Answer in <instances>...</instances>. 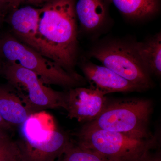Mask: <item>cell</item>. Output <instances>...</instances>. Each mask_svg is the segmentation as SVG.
Instances as JSON below:
<instances>
[{
	"mask_svg": "<svg viewBox=\"0 0 161 161\" xmlns=\"http://www.w3.org/2000/svg\"><path fill=\"white\" fill-rule=\"evenodd\" d=\"M75 0H48L39 8L38 33L43 55L67 72L74 70L78 53Z\"/></svg>",
	"mask_w": 161,
	"mask_h": 161,
	"instance_id": "1",
	"label": "cell"
},
{
	"mask_svg": "<svg viewBox=\"0 0 161 161\" xmlns=\"http://www.w3.org/2000/svg\"><path fill=\"white\" fill-rule=\"evenodd\" d=\"M76 143L107 161H141L158 143L157 135L138 138L119 132L83 126L75 134Z\"/></svg>",
	"mask_w": 161,
	"mask_h": 161,
	"instance_id": "2",
	"label": "cell"
},
{
	"mask_svg": "<svg viewBox=\"0 0 161 161\" xmlns=\"http://www.w3.org/2000/svg\"><path fill=\"white\" fill-rule=\"evenodd\" d=\"M153 111L152 101L131 98L109 100L107 106L95 120L85 126L117 132L138 138H150L149 123Z\"/></svg>",
	"mask_w": 161,
	"mask_h": 161,
	"instance_id": "3",
	"label": "cell"
},
{
	"mask_svg": "<svg viewBox=\"0 0 161 161\" xmlns=\"http://www.w3.org/2000/svg\"><path fill=\"white\" fill-rule=\"evenodd\" d=\"M40 119V112L32 114L19 127L22 138L17 142L21 161H57L72 141L51 122Z\"/></svg>",
	"mask_w": 161,
	"mask_h": 161,
	"instance_id": "4",
	"label": "cell"
},
{
	"mask_svg": "<svg viewBox=\"0 0 161 161\" xmlns=\"http://www.w3.org/2000/svg\"><path fill=\"white\" fill-rule=\"evenodd\" d=\"M3 56L8 62L16 63L33 72L46 85L73 88L84 82V78L67 72L53 60L13 37L3 40Z\"/></svg>",
	"mask_w": 161,
	"mask_h": 161,
	"instance_id": "5",
	"label": "cell"
},
{
	"mask_svg": "<svg viewBox=\"0 0 161 161\" xmlns=\"http://www.w3.org/2000/svg\"><path fill=\"white\" fill-rule=\"evenodd\" d=\"M4 74L31 115L48 109L66 108V93L47 86L33 72L9 62Z\"/></svg>",
	"mask_w": 161,
	"mask_h": 161,
	"instance_id": "6",
	"label": "cell"
},
{
	"mask_svg": "<svg viewBox=\"0 0 161 161\" xmlns=\"http://www.w3.org/2000/svg\"><path fill=\"white\" fill-rule=\"evenodd\" d=\"M89 55L100 61L103 66L145 91L152 87L151 76L139 60L132 42L109 40L92 47Z\"/></svg>",
	"mask_w": 161,
	"mask_h": 161,
	"instance_id": "7",
	"label": "cell"
},
{
	"mask_svg": "<svg viewBox=\"0 0 161 161\" xmlns=\"http://www.w3.org/2000/svg\"><path fill=\"white\" fill-rule=\"evenodd\" d=\"M106 95L91 88L77 87L66 93L68 116L79 122H91L103 112L108 102Z\"/></svg>",
	"mask_w": 161,
	"mask_h": 161,
	"instance_id": "8",
	"label": "cell"
},
{
	"mask_svg": "<svg viewBox=\"0 0 161 161\" xmlns=\"http://www.w3.org/2000/svg\"><path fill=\"white\" fill-rule=\"evenodd\" d=\"M80 68L89 83L90 88L99 91L103 95L145 91L103 65L85 61L81 64Z\"/></svg>",
	"mask_w": 161,
	"mask_h": 161,
	"instance_id": "9",
	"label": "cell"
},
{
	"mask_svg": "<svg viewBox=\"0 0 161 161\" xmlns=\"http://www.w3.org/2000/svg\"><path fill=\"white\" fill-rule=\"evenodd\" d=\"M39 15V8L19 7L12 9L9 22L14 33L23 43L43 55L38 33Z\"/></svg>",
	"mask_w": 161,
	"mask_h": 161,
	"instance_id": "10",
	"label": "cell"
},
{
	"mask_svg": "<svg viewBox=\"0 0 161 161\" xmlns=\"http://www.w3.org/2000/svg\"><path fill=\"white\" fill-rule=\"evenodd\" d=\"M111 0H75L77 20L85 31L94 34L105 26L110 19Z\"/></svg>",
	"mask_w": 161,
	"mask_h": 161,
	"instance_id": "11",
	"label": "cell"
},
{
	"mask_svg": "<svg viewBox=\"0 0 161 161\" xmlns=\"http://www.w3.org/2000/svg\"><path fill=\"white\" fill-rule=\"evenodd\" d=\"M132 42L139 60L149 75L161 76V33H158L144 41Z\"/></svg>",
	"mask_w": 161,
	"mask_h": 161,
	"instance_id": "12",
	"label": "cell"
},
{
	"mask_svg": "<svg viewBox=\"0 0 161 161\" xmlns=\"http://www.w3.org/2000/svg\"><path fill=\"white\" fill-rule=\"evenodd\" d=\"M0 115L14 129L23 125L31 114L14 91L0 87Z\"/></svg>",
	"mask_w": 161,
	"mask_h": 161,
	"instance_id": "13",
	"label": "cell"
},
{
	"mask_svg": "<svg viewBox=\"0 0 161 161\" xmlns=\"http://www.w3.org/2000/svg\"><path fill=\"white\" fill-rule=\"evenodd\" d=\"M122 15L133 21H145L159 13L161 0H111Z\"/></svg>",
	"mask_w": 161,
	"mask_h": 161,
	"instance_id": "14",
	"label": "cell"
},
{
	"mask_svg": "<svg viewBox=\"0 0 161 161\" xmlns=\"http://www.w3.org/2000/svg\"><path fill=\"white\" fill-rule=\"evenodd\" d=\"M60 161H107L95 153L80 147L72 141Z\"/></svg>",
	"mask_w": 161,
	"mask_h": 161,
	"instance_id": "15",
	"label": "cell"
},
{
	"mask_svg": "<svg viewBox=\"0 0 161 161\" xmlns=\"http://www.w3.org/2000/svg\"><path fill=\"white\" fill-rule=\"evenodd\" d=\"M19 154L17 142L12 140L7 132L0 131V161H9Z\"/></svg>",
	"mask_w": 161,
	"mask_h": 161,
	"instance_id": "16",
	"label": "cell"
},
{
	"mask_svg": "<svg viewBox=\"0 0 161 161\" xmlns=\"http://www.w3.org/2000/svg\"><path fill=\"white\" fill-rule=\"evenodd\" d=\"M23 0H0V4L14 9L19 7L21 4L24 3Z\"/></svg>",
	"mask_w": 161,
	"mask_h": 161,
	"instance_id": "17",
	"label": "cell"
},
{
	"mask_svg": "<svg viewBox=\"0 0 161 161\" xmlns=\"http://www.w3.org/2000/svg\"><path fill=\"white\" fill-rule=\"evenodd\" d=\"M13 129L9 124L3 120L0 115V131L7 132L9 131H12Z\"/></svg>",
	"mask_w": 161,
	"mask_h": 161,
	"instance_id": "18",
	"label": "cell"
},
{
	"mask_svg": "<svg viewBox=\"0 0 161 161\" xmlns=\"http://www.w3.org/2000/svg\"><path fill=\"white\" fill-rule=\"evenodd\" d=\"M141 161H161L160 155L159 153L152 154L150 152Z\"/></svg>",
	"mask_w": 161,
	"mask_h": 161,
	"instance_id": "19",
	"label": "cell"
},
{
	"mask_svg": "<svg viewBox=\"0 0 161 161\" xmlns=\"http://www.w3.org/2000/svg\"><path fill=\"white\" fill-rule=\"evenodd\" d=\"M24 3H29L30 4H31L33 5H36V6H39L41 5L42 6L44 3L48 1V0H23Z\"/></svg>",
	"mask_w": 161,
	"mask_h": 161,
	"instance_id": "20",
	"label": "cell"
},
{
	"mask_svg": "<svg viewBox=\"0 0 161 161\" xmlns=\"http://www.w3.org/2000/svg\"><path fill=\"white\" fill-rule=\"evenodd\" d=\"M9 161H21V158H20V154L17 156L13 158L12 159Z\"/></svg>",
	"mask_w": 161,
	"mask_h": 161,
	"instance_id": "21",
	"label": "cell"
},
{
	"mask_svg": "<svg viewBox=\"0 0 161 161\" xmlns=\"http://www.w3.org/2000/svg\"><path fill=\"white\" fill-rule=\"evenodd\" d=\"M2 6H2V5L0 4V11H1V8L2 7Z\"/></svg>",
	"mask_w": 161,
	"mask_h": 161,
	"instance_id": "22",
	"label": "cell"
}]
</instances>
